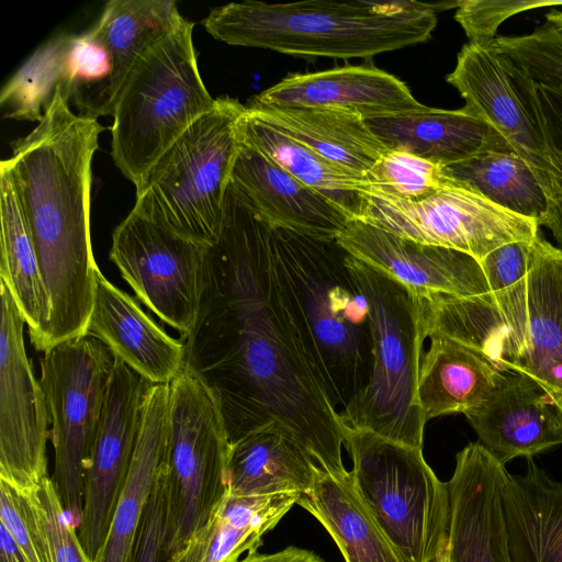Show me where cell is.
I'll list each match as a JSON object with an SVG mask.
<instances>
[{
    "mask_svg": "<svg viewBox=\"0 0 562 562\" xmlns=\"http://www.w3.org/2000/svg\"><path fill=\"white\" fill-rule=\"evenodd\" d=\"M533 240L509 243L484 257L480 263L491 292L505 290L527 274L532 260Z\"/></svg>",
    "mask_w": 562,
    "mask_h": 562,
    "instance_id": "7bdbcfd3",
    "label": "cell"
},
{
    "mask_svg": "<svg viewBox=\"0 0 562 562\" xmlns=\"http://www.w3.org/2000/svg\"><path fill=\"white\" fill-rule=\"evenodd\" d=\"M389 149L448 166L484 150H512L487 122L459 110L429 108L364 120Z\"/></svg>",
    "mask_w": 562,
    "mask_h": 562,
    "instance_id": "484cf974",
    "label": "cell"
},
{
    "mask_svg": "<svg viewBox=\"0 0 562 562\" xmlns=\"http://www.w3.org/2000/svg\"><path fill=\"white\" fill-rule=\"evenodd\" d=\"M345 447L355 488L380 529L407 562H445L450 525L448 484L422 448L348 427Z\"/></svg>",
    "mask_w": 562,
    "mask_h": 562,
    "instance_id": "9c48e42d",
    "label": "cell"
},
{
    "mask_svg": "<svg viewBox=\"0 0 562 562\" xmlns=\"http://www.w3.org/2000/svg\"><path fill=\"white\" fill-rule=\"evenodd\" d=\"M187 19L155 44L123 86L113 110L111 157L137 184L172 143L215 102L199 71Z\"/></svg>",
    "mask_w": 562,
    "mask_h": 562,
    "instance_id": "ba28073f",
    "label": "cell"
},
{
    "mask_svg": "<svg viewBox=\"0 0 562 562\" xmlns=\"http://www.w3.org/2000/svg\"><path fill=\"white\" fill-rule=\"evenodd\" d=\"M232 182L246 194L271 228L333 240L352 221L330 200L303 184L244 140L236 157Z\"/></svg>",
    "mask_w": 562,
    "mask_h": 562,
    "instance_id": "44dd1931",
    "label": "cell"
},
{
    "mask_svg": "<svg viewBox=\"0 0 562 562\" xmlns=\"http://www.w3.org/2000/svg\"><path fill=\"white\" fill-rule=\"evenodd\" d=\"M243 140L273 160L306 187L324 195L352 221L358 220L364 176L351 172L322 157L297 140L250 116L239 120Z\"/></svg>",
    "mask_w": 562,
    "mask_h": 562,
    "instance_id": "d6a6232c",
    "label": "cell"
},
{
    "mask_svg": "<svg viewBox=\"0 0 562 562\" xmlns=\"http://www.w3.org/2000/svg\"><path fill=\"white\" fill-rule=\"evenodd\" d=\"M464 415L480 442L503 464L562 445L549 394L524 374L503 372L491 394Z\"/></svg>",
    "mask_w": 562,
    "mask_h": 562,
    "instance_id": "d6986e66",
    "label": "cell"
},
{
    "mask_svg": "<svg viewBox=\"0 0 562 562\" xmlns=\"http://www.w3.org/2000/svg\"><path fill=\"white\" fill-rule=\"evenodd\" d=\"M538 82L562 87V29L546 22L530 33L488 44Z\"/></svg>",
    "mask_w": 562,
    "mask_h": 562,
    "instance_id": "74e56055",
    "label": "cell"
},
{
    "mask_svg": "<svg viewBox=\"0 0 562 562\" xmlns=\"http://www.w3.org/2000/svg\"><path fill=\"white\" fill-rule=\"evenodd\" d=\"M317 470L292 435L273 424L231 445L228 492L301 495L313 486Z\"/></svg>",
    "mask_w": 562,
    "mask_h": 562,
    "instance_id": "f546056e",
    "label": "cell"
},
{
    "mask_svg": "<svg viewBox=\"0 0 562 562\" xmlns=\"http://www.w3.org/2000/svg\"><path fill=\"white\" fill-rule=\"evenodd\" d=\"M445 172L495 204L540 224L547 209L544 191L529 165L515 151L484 150L445 166Z\"/></svg>",
    "mask_w": 562,
    "mask_h": 562,
    "instance_id": "836d02e7",
    "label": "cell"
},
{
    "mask_svg": "<svg viewBox=\"0 0 562 562\" xmlns=\"http://www.w3.org/2000/svg\"><path fill=\"white\" fill-rule=\"evenodd\" d=\"M505 58L508 72L538 131L549 164L547 209L540 226H546L562 246V87L538 82L509 58Z\"/></svg>",
    "mask_w": 562,
    "mask_h": 562,
    "instance_id": "d590c367",
    "label": "cell"
},
{
    "mask_svg": "<svg viewBox=\"0 0 562 562\" xmlns=\"http://www.w3.org/2000/svg\"><path fill=\"white\" fill-rule=\"evenodd\" d=\"M0 279L25 319L32 346L49 349L52 305L32 237L7 169L0 166Z\"/></svg>",
    "mask_w": 562,
    "mask_h": 562,
    "instance_id": "f1b7e54d",
    "label": "cell"
},
{
    "mask_svg": "<svg viewBox=\"0 0 562 562\" xmlns=\"http://www.w3.org/2000/svg\"><path fill=\"white\" fill-rule=\"evenodd\" d=\"M506 472L481 442H471L457 454L447 482L450 525L445 562H510L502 510Z\"/></svg>",
    "mask_w": 562,
    "mask_h": 562,
    "instance_id": "e0dca14e",
    "label": "cell"
},
{
    "mask_svg": "<svg viewBox=\"0 0 562 562\" xmlns=\"http://www.w3.org/2000/svg\"><path fill=\"white\" fill-rule=\"evenodd\" d=\"M368 194L398 201H420L453 184L445 166L402 149H389L366 173Z\"/></svg>",
    "mask_w": 562,
    "mask_h": 562,
    "instance_id": "8d00e7d4",
    "label": "cell"
},
{
    "mask_svg": "<svg viewBox=\"0 0 562 562\" xmlns=\"http://www.w3.org/2000/svg\"><path fill=\"white\" fill-rule=\"evenodd\" d=\"M169 393V384H151L145 393L132 463L106 539L94 562L132 560L145 507L167 459Z\"/></svg>",
    "mask_w": 562,
    "mask_h": 562,
    "instance_id": "cb8c5ba5",
    "label": "cell"
},
{
    "mask_svg": "<svg viewBox=\"0 0 562 562\" xmlns=\"http://www.w3.org/2000/svg\"><path fill=\"white\" fill-rule=\"evenodd\" d=\"M0 479L22 492L47 475L48 405L26 356L25 319L0 279Z\"/></svg>",
    "mask_w": 562,
    "mask_h": 562,
    "instance_id": "5bb4252c",
    "label": "cell"
},
{
    "mask_svg": "<svg viewBox=\"0 0 562 562\" xmlns=\"http://www.w3.org/2000/svg\"><path fill=\"white\" fill-rule=\"evenodd\" d=\"M337 241L416 296L469 297L491 292L481 263L456 249L406 239L359 220L351 221Z\"/></svg>",
    "mask_w": 562,
    "mask_h": 562,
    "instance_id": "2e32d148",
    "label": "cell"
},
{
    "mask_svg": "<svg viewBox=\"0 0 562 562\" xmlns=\"http://www.w3.org/2000/svg\"><path fill=\"white\" fill-rule=\"evenodd\" d=\"M76 35L61 33L41 45L8 80L0 93L4 117L43 119L58 86L74 88L72 48Z\"/></svg>",
    "mask_w": 562,
    "mask_h": 562,
    "instance_id": "e575fe53",
    "label": "cell"
},
{
    "mask_svg": "<svg viewBox=\"0 0 562 562\" xmlns=\"http://www.w3.org/2000/svg\"><path fill=\"white\" fill-rule=\"evenodd\" d=\"M299 494L234 495L228 492L211 520L168 562H238L296 504Z\"/></svg>",
    "mask_w": 562,
    "mask_h": 562,
    "instance_id": "4dcf8cb0",
    "label": "cell"
},
{
    "mask_svg": "<svg viewBox=\"0 0 562 562\" xmlns=\"http://www.w3.org/2000/svg\"><path fill=\"white\" fill-rule=\"evenodd\" d=\"M0 562H27L9 530L0 524Z\"/></svg>",
    "mask_w": 562,
    "mask_h": 562,
    "instance_id": "f6af8a7d",
    "label": "cell"
},
{
    "mask_svg": "<svg viewBox=\"0 0 562 562\" xmlns=\"http://www.w3.org/2000/svg\"><path fill=\"white\" fill-rule=\"evenodd\" d=\"M502 510L510 562H562V481L529 461L506 472Z\"/></svg>",
    "mask_w": 562,
    "mask_h": 562,
    "instance_id": "4316f807",
    "label": "cell"
},
{
    "mask_svg": "<svg viewBox=\"0 0 562 562\" xmlns=\"http://www.w3.org/2000/svg\"><path fill=\"white\" fill-rule=\"evenodd\" d=\"M167 507L165 462L145 507L131 562H166Z\"/></svg>",
    "mask_w": 562,
    "mask_h": 562,
    "instance_id": "b9f144b4",
    "label": "cell"
},
{
    "mask_svg": "<svg viewBox=\"0 0 562 562\" xmlns=\"http://www.w3.org/2000/svg\"><path fill=\"white\" fill-rule=\"evenodd\" d=\"M246 105L218 97L142 176L133 210L204 246L216 243L225 196L241 145Z\"/></svg>",
    "mask_w": 562,
    "mask_h": 562,
    "instance_id": "8992f818",
    "label": "cell"
},
{
    "mask_svg": "<svg viewBox=\"0 0 562 562\" xmlns=\"http://www.w3.org/2000/svg\"><path fill=\"white\" fill-rule=\"evenodd\" d=\"M247 112L351 172L364 173L389 150L353 112L318 106L272 105L250 99Z\"/></svg>",
    "mask_w": 562,
    "mask_h": 562,
    "instance_id": "d4e9b609",
    "label": "cell"
},
{
    "mask_svg": "<svg viewBox=\"0 0 562 562\" xmlns=\"http://www.w3.org/2000/svg\"><path fill=\"white\" fill-rule=\"evenodd\" d=\"M55 450L53 482L67 515L78 527L83 488L100 427L115 356L97 337L86 334L61 341L41 358Z\"/></svg>",
    "mask_w": 562,
    "mask_h": 562,
    "instance_id": "8fae6325",
    "label": "cell"
},
{
    "mask_svg": "<svg viewBox=\"0 0 562 562\" xmlns=\"http://www.w3.org/2000/svg\"><path fill=\"white\" fill-rule=\"evenodd\" d=\"M169 391L166 562L211 520L228 494L231 452L211 389L183 366Z\"/></svg>",
    "mask_w": 562,
    "mask_h": 562,
    "instance_id": "30bf717a",
    "label": "cell"
},
{
    "mask_svg": "<svg viewBox=\"0 0 562 562\" xmlns=\"http://www.w3.org/2000/svg\"><path fill=\"white\" fill-rule=\"evenodd\" d=\"M562 7L554 0H462L454 19L463 29L469 43L488 45L496 38L501 24L527 10Z\"/></svg>",
    "mask_w": 562,
    "mask_h": 562,
    "instance_id": "ab89813d",
    "label": "cell"
},
{
    "mask_svg": "<svg viewBox=\"0 0 562 562\" xmlns=\"http://www.w3.org/2000/svg\"><path fill=\"white\" fill-rule=\"evenodd\" d=\"M328 531L346 562H407L359 497L350 474L317 470L313 486L296 501Z\"/></svg>",
    "mask_w": 562,
    "mask_h": 562,
    "instance_id": "1f68e13d",
    "label": "cell"
},
{
    "mask_svg": "<svg viewBox=\"0 0 562 562\" xmlns=\"http://www.w3.org/2000/svg\"><path fill=\"white\" fill-rule=\"evenodd\" d=\"M0 524L9 530L27 562H49L46 538L27 494L1 479Z\"/></svg>",
    "mask_w": 562,
    "mask_h": 562,
    "instance_id": "60d3db41",
    "label": "cell"
},
{
    "mask_svg": "<svg viewBox=\"0 0 562 562\" xmlns=\"http://www.w3.org/2000/svg\"><path fill=\"white\" fill-rule=\"evenodd\" d=\"M348 263L369 304L373 364L366 387L340 417L349 428L422 448L427 420L417 403V380L426 338L418 297L350 254Z\"/></svg>",
    "mask_w": 562,
    "mask_h": 562,
    "instance_id": "52a82bcc",
    "label": "cell"
},
{
    "mask_svg": "<svg viewBox=\"0 0 562 562\" xmlns=\"http://www.w3.org/2000/svg\"><path fill=\"white\" fill-rule=\"evenodd\" d=\"M420 359L417 403L426 420L479 406L503 376L486 358L440 335Z\"/></svg>",
    "mask_w": 562,
    "mask_h": 562,
    "instance_id": "83f0119b",
    "label": "cell"
},
{
    "mask_svg": "<svg viewBox=\"0 0 562 562\" xmlns=\"http://www.w3.org/2000/svg\"><path fill=\"white\" fill-rule=\"evenodd\" d=\"M238 562H326L313 551L290 546L274 553H248Z\"/></svg>",
    "mask_w": 562,
    "mask_h": 562,
    "instance_id": "ee69618b",
    "label": "cell"
},
{
    "mask_svg": "<svg viewBox=\"0 0 562 562\" xmlns=\"http://www.w3.org/2000/svg\"><path fill=\"white\" fill-rule=\"evenodd\" d=\"M151 385L115 357L103 414L85 479L78 538L92 562L106 539L137 441Z\"/></svg>",
    "mask_w": 562,
    "mask_h": 562,
    "instance_id": "9a60e30c",
    "label": "cell"
},
{
    "mask_svg": "<svg viewBox=\"0 0 562 562\" xmlns=\"http://www.w3.org/2000/svg\"><path fill=\"white\" fill-rule=\"evenodd\" d=\"M44 531L49 562H92L65 512L52 477L35 490L25 492Z\"/></svg>",
    "mask_w": 562,
    "mask_h": 562,
    "instance_id": "f35d334b",
    "label": "cell"
},
{
    "mask_svg": "<svg viewBox=\"0 0 562 562\" xmlns=\"http://www.w3.org/2000/svg\"><path fill=\"white\" fill-rule=\"evenodd\" d=\"M88 334L151 384H169L184 366V342L170 337L126 292L98 274Z\"/></svg>",
    "mask_w": 562,
    "mask_h": 562,
    "instance_id": "7402d4cb",
    "label": "cell"
},
{
    "mask_svg": "<svg viewBox=\"0 0 562 562\" xmlns=\"http://www.w3.org/2000/svg\"><path fill=\"white\" fill-rule=\"evenodd\" d=\"M358 220L406 239L465 252L479 262L503 245L530 241L540 234L537 220L457 181L414 202L361 194Z\"/></svg>",
    "mask_w": 562,
    "mask_h": 562,
    "instance_id": "7c38bea8",
    "label": "cell"
},
{
    "mask_svg": "<svg viewBox=\"0 0 562 562\" xmlns=\"http://www.w3.org/2000/svg\"><path fill=\"white\" fill-rule=\"evenodd\" d=\"M425 338L440 335L469 347L501 372L562 392V248L541 234L527 274L497 292L417 296Z\"/></svg>",
    "mask_w": 562,
    "mask_h": 562,
    "instance_id": "277c9868",
    "label": "cell"
},
{
    "mask_svg": "<svg viewBox=\"0 0 562 562\" xmlns=\"http://www.w3.org/2000/svg\"><path fill=\"white\" fill-rule=\"evenodd\" d=\"M448 2L246 0L211 10L202 24L215 40L296 57L368 58L426 42Z\"/></svg>",
    "mask_w": 562,
    "mask_h": 562,
    "instance_id": "5b68a950",
    "label": "cell"
},
{
    "mask_svg": "<svg viewBox=\"0 0 562 562\" xmlns=\"http://www.w3.org/2000/svg\"><path fill=\"white\" fill-rule=\"evenodd\" d=\"M274 284L295 336L330 402L344 409L373 364L369 304L337 239L272 228ZM338 409V408H337Z\"/></svg>",
    "mask_w": 562,
    "mask_h": 562,
    "instance_id": "3957f363",
    "label": "cell"
},
{
    "mask_svg": "<svg viewBox=\"0 0 562 562\" xmlns=\"http://www.w3.org/2000/svg\"><path fill=\"white\" fill-rule=\"evenodd\" d=\"M206 248L132 209L112 234L109 256L136 297L184 340L199 315Z\"/></svg>",
    "mask_w": 562,
    "mask_h": 562,
    "instance_id": "4fadbf2b",
    "label": "cell"
},
{
    "mask_svg": "<svg viewBox=\"0 0 562 562\" xmlns=\"http://www.w3.org/2000/svg\"><path fill=\"white\" fill-rule=\"evenodd\" d=\"M251 99L272 105L340 109L357 113L364 120L427 108L397 77L367 65L290 74Z\"/></svg>",
    "mask_w": 562,
    "mask_h": 562,
    "instance_id": "ffe728a7",
    "label": "cell"
},
{
    "mask_svg": "<svg viewBox=\"0 0 562 562\" xmlns=\"http://www.w3.org/2000/svg\"><path fill=\"white\" fill-rule=\"evenodd\" d=\"M446 79L465 101L463 109L487 122L529 165L546 194L549 164L535 123L508 72L505 56L490 45L464 44Z\"/></svg>",
    "mask_w": 562,
    "mask_h": 562,
    "instance_id": "ac0fdd59",
    "label": "cell"
},
{
    "mask_svg": "<svg viewBox=\"0 0 562 562\" xmlns=\"http://www.w3.org/2000/svg\"><path fill=\"white\" fill-rule=\"evenodd\" d=\"M58 86L43 119L3 159L24 214L52 305L49 349L88 334L100 272L90 235L91 164L104 131L75 114Z\"/></svg>",
    "mask_w": 562,
    "mask_h": 562,
    "instance_id": "7a4b0ae2",
    "label": "cell"
},
{
    "mask_svg": "<svg viewBox=\"0 0 562 562\" xmlns=\"http://www.w3.org/2000/svg\"><path fill=\"white\" fill-rule=\"evenodd\" d=\"M172 0H111L88 33L105 49L111 72L79 109V114L98 119L112 115L128 77L161 38L182 21Z\"/></svg>",
    "mask_w": 562,
    "mask_h": 562,
    "instance_id": "603a6c76",
    "label": "cell"
},
{
    "mask_svg": "<svg viewBox=\"0 0 562 562\" xmlns=\"http://www.w3.org/2000/svg\"><path fill=\"white\" fill-rule=\"evenodd\" d=\"M562 428V392L548 393Z\"/></svg>",
    "mask_w": 562,
    "mask_h": 562,
    "instance_id": "bcb514c9",
    "label": "cell"
},
{
    "mask_svg": "<svg viewBox=\"0 0 562 562\" xmlns=\"http://www.w3.org/2000/svg\"><path fill=\"white\" fill-rule=\"evenodd\" d=\"M271 227L229 183L218 238L205 252L204 291L184 366L213 392L231 445L278 424L314 465L345 476L348 427L306 359L271 269Z\"/></svg>",
    "mask_w": 562,
    "mask_h": 562,
    "instance_id": "6da1fadb",
    "label": "cell"
}]
</instances>
